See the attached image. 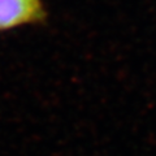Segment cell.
I'll use <instances>...</instances> for the list:
<instances>
[{"mask_svg": "<svg viewBox=\"0 0 156 156\" xmlns=\"http://www.w3.org/2000/svg\"><path fill=\"white\" fill-rule=\"evenodd\" d=\"M46 18L43 0H0V31L39 25Z\"/></svg>", "mask_w": 156, "mask_h": 156, "instance_id": "1", "label": "cell"}]
</instances>
